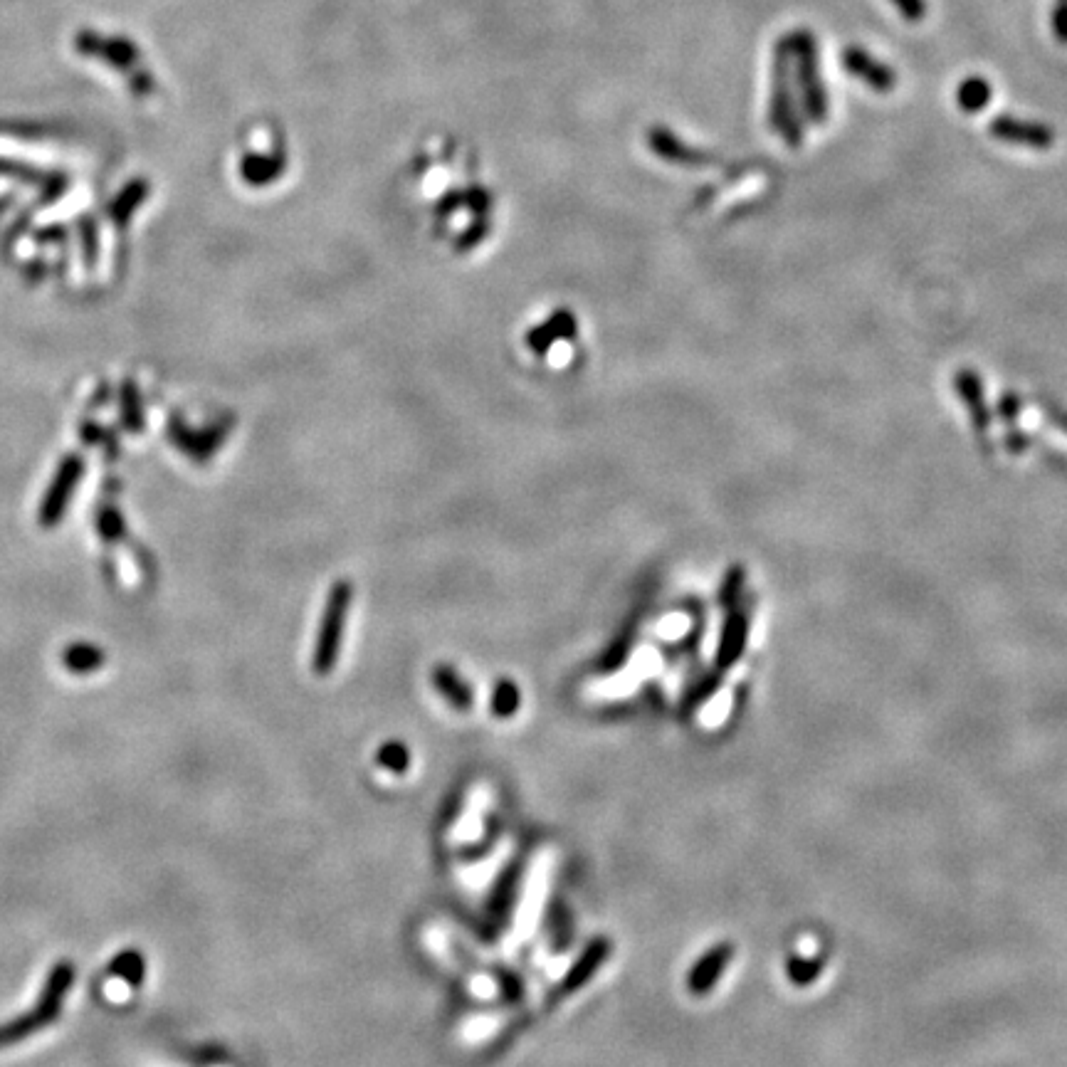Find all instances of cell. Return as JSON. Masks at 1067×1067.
Instances as JSON below:
<instances>
[{
  "label": "cell",
  "instance_id": "6da1fadb",
  "mask_svg": "<svg viewBox=\"0 0 1067 1067\" xmlns=\"http://www.w3.org/2000/svg\"><path fill=\"white\" fill-rule=\"evenodd\" d=\"M72 984H75V964L70 959L57 961L55 966L47 974L45 986H42L38 1001L33 1003L28 1013L23 1016H15L10 1021L0 1023V1050L10 1048L15 1043H23V1040L33 1038L35 1033H42L45 1028H50L57 1018L62 1016V1006H65V998L70 993Z\"/></svg>",
  "mask_w": 1067,
  "mask_h": 1067
},
{
  "label": "cell",
  "instance_id": "7a4b0ae2",
  "mask_svg": "<svg viewBox=\"0 0 1067 1067\" xmlns=\"http://www.w3.org/2000/svg\"><path fill=\"white\" fill-rule=\"evenodd\" d=\"M788 47H791V55L796 57L798 87H801L806 114L813 124H823L828 117V94H825L821 70H818L816 38L806 30H798V33L788 35Z\"/></svg>",
  "mask_w": 1067,
  "mask_h": 1067
},
{
  "label": "cell",
  "instance_id": "3957f363",
  "mask_svg": "<svg viewBox=\"0 0 1067 1067\" xmlns=\"http://www.w3.org/2000/svg\"><path fill=\"white\" fill-rule=\"evenodd\" d=\"M349 601H351V588L346 586V583H339V586L331 588L327 611H324L322 625H319L317 645H314L312 667L317 675H329L331 667H334L336 660H339Z\"/></svg>",
  "mask_w": 1067,
  "mask_h": 1067
},
{
  "label": "cell",
  "instance_id": "277c9868",
  "mask_svg": "<svg viewBox=\"0 0 1067 1067\" xmlns=\"http://www.w3.org/2000/svg\"><path fill=\"white\" fill-rule=\"evenodd\" d=\"M771 126L786 136L791 146L801 144V124L796 119L791 89V47L788 38L776 45L774 60V92H771Z\"/></svg>",
  "mask_w": 1067,
  "mask_h": 1067
},
{
  "label": "cell",
  "instance_id": "5b68a950",
  "mask_svg": "<svg viewBox=\"0 0 1067 1067\" xmlns=\"http://www.w3.org/2000/svg\"><path fill=\"white\" fill-rule=\"evenodd\" d=\"M840 62H843L845 72L858 77L862 84H867L875 92H892L897 87V72L892 67L882 65L877 57H872L862 47H845Z\"/></svg>",
  "mask_w": 1067,
  "mask_h": 1067
},
{
  "label": "cell",
  "instance_id": "8992f818",
  "mask_svg": "<svg viewBox=\"0 0 1067 1067\" xmlns=\"http://www.w3.org/2000/svg\"><path fill=\"white\" fill-rule=\"evenodd\" d=\"M991 134L996 136V139L1008 141V144L1030 146V149H1048V146H1053V131H1050L1048 126L1021 122V119L1006 117V114L993 119Z\"/></svg>",
  "mask_w": 1067,
  "mask_h": 1067
},
{
  "label": "cell",
  "instance_id": "52a82bcc",
  "mask_svg": "<svg viewBox=\"0 0 1067 1067\" xmlns=\"http://www.w3.org/2000/svg\"><path fill=\"white\" fill-rule=\"evenodd\" d=\"M608 956H611V942H608L606 937L593 939V942L588 944L581 954H578V959L569 969V974H566L564 981H561V993H574L586 984V981H591L593 976L598 974V969L606 964Z\"/></svg>",
  "mask_w": 1067,
  "mask_h": 1067
},
{
  "label": "cell",
  "instance_id": "ba28073f",
  "mask_svg": "<svg viewBox=\"0 0 1067 1067\" xmlns=\"http://www.w3.org/2000/svg\"><path fill=\"white\" fill-rule=\"evenodd\" d=\"M732 956L734 949L729 944L714 946L712 951H707V954L697 961L695 969L690 971V976H687V988H690L695 996H704V993L712 991L714 984L722 979L724 969H727Z\"/></svg>",
  "mask_w": 1067,
  "mask_h": 1067
},
{
  "label": "cell",
  "instance_id": "9c48e42d",
  "mask_svg": "<svg viewBox=\"0 0 1067 1067\" xmlns=\"http://www.w3.org/2000/svg\"><path fill=\"white\" fill-rule=\"evenodd\" d=\"M522 865H509L507 870L502 872V877H499L497 887H494V895H492V902H490V914L497 922H502V919L509 917V912H512V904L514 900H517V892H519V885H522Z\"/></svg>",
  "mask_w": 1067,
  "mask_h": 1067
},
{
  "label": "cell",
  "instance_id": "30bf717a",
  "mask_svg": "<svg viewBox=\"0 0 1067 1067\" xmlns=\"http://www.w3.org/2000/svg\"><path fill=\"white\" fill-rule=\"evenodd\" d=\"M430 680H433V685L438 687V692L443 695L448 702L452 704V707L462 709V712H467V709L472 707V690L470 685H467L465 680H462L460 675H457L452 667H435L433 675H430Z\"/></svg>",
  "mask_w": 1067,
  "mask_h": 1067
},
{
  "label": "cell",
  "instance_id": "8fae6325",
  "mask_svg": "<svg viewBox=\"0 0 1067 1067\" xmlns=\"http://www.w3.org/2000/svg\"><path fill=\"white\" fill-rule=\"evenodd\" d=\"M991 94H993L991 82L984 80V77L974 75V77H966V80L959 84V89H956V102H959L961 112L976 114L988 107Z\"/></svg>",
  "mask_w": 1067,
  "mask_h": 1067
},
{
  "label": "cell",
  "instance_id": "7c38bea8",
  "mask_svg": "<svg viewBox=\"0 0 1067 1067\" xmlns=\"http://www.w3.org/2000/svg\"><path fill=\"white\" fill-rule=\"evenodd\" d=\"M109 974L124 979L131 988H139L146 979V959L141 951L124 949L109 961Z\"/></svg>",
  "mask_w": 1067,
  "mask_h": 1067
},
{
  "label": "cell",
  "instance_id": "4fadbf2b",
  "mask_svg": "<svg viewBox=\"0 0 1067 1067\" xmlns=\"http://www.w3.org/2000/svg\"><path fill=\"white\" fill-rule=\"evenodd\" d=\"M519 709V690L514 682L502 680L492 692V714L497 717H512Z\"/></svg>",
  "mask_w": 1067,
  "mask_h": 1067
},
{
  "label": "cell",
  "instance_id": "5bb4252c",
  "mask_svg": "<svg viewBox=\"0 0 1067 1067\" xmlns=\"http://www.w3.org/2000/svg\"><path fill=\"white\" fill-rule=\"evenodd\" d=\"M376 759L383 769L393 771V774H403V771H408V766H411V754H408V749L401 741L383 744L381 749H378Z\"/></svg>",
  "mask_w": 1067,
  "mask_h": 1067
},
{
  "label": "cell",
  "instance_id": "9a60e30c",
  "mask_svg": "<svg viewBox=\"0 0 1067 1067\" xmlns=\"http://www.w3.org/2000/svg\"><path fill=\"white\" fill-rule=\"evenodd\" d=\"M102 660H104L102 650L92 648V645H72V648L67 650V655H65L67 667H70V670H75V672H82V675H84V672H89V670H94V667L102 665Z\"/></svg>",
  "mask_w": 1067,
  "mask_h": 1067
},
{
  "label": "cell",
  "instance_id": "2e32d148",
  "mask_svg": "<svg viewBox=\"0 0 1067 1067\" xmlns=\"http://www.w3.org/2000/svg\"><path fill=\"white\" fill-rule=\"evenodd\" d=\"M788 976H791L796 984H808V981H813L818 976V966L811 964V961H788Z\"/></svg>",
  "mask_w": 1067,
  "mask_h": 1067
},
{
  "label": "cell",
  "instance_id": "e0dca14e",
  "mask_svg": "<svg viewBox=\"0 0 1067 1067\" xmlns=\"http://www.w3.org/2000/svg\"><path fill=\"white\" fill-rule=\"evenodd\" d=\"M892 5L900 10L902 18L909 20V23H919L927 15V3L924 0H892Z\"/></svg>",
  "mask_w": 1067,
  "mask_h": 1067
},
{
  "label": "cell",
  "instance_id": "ac0fdd59",
  "mask_svg": "<svg viewBox=\"0 0 1067 1067\" xmlns=\"http://www.w3.org/2000/svg\"><path fill=\"white\" fill-rule=\"evenodd\" d=\"M1053 33L1058 42L1067 45V0H1058L1053 10Z\"/></svg>",
  "mask_w": 1067,
  "mask_h": 1067
}]
</instances>
